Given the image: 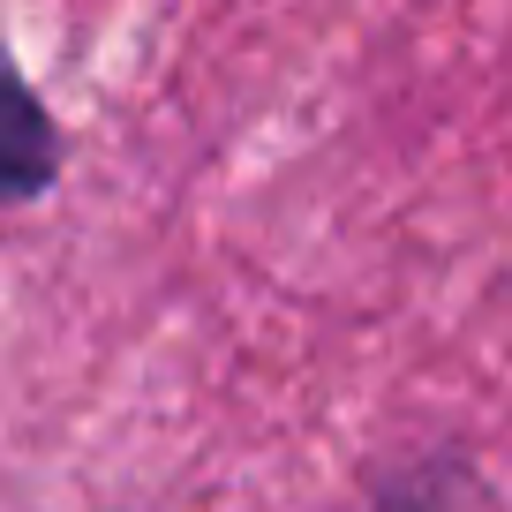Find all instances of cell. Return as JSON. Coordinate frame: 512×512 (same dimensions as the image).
<instances>
[{
	"label": "cell",
	"instance_id": "1",
	"mask_svg": "<svg viewBox=\"0 0 512 512\" xmlns=\"http://www.w3.org/2000/svg\"><path fill=\"white\" fill-rule=\"evenodd\" d=\"M61 121L46 113L38 83L23 76L8 53H0V204H31L61 181Z\"/></svg>",
	"mask_w": 512,
	"mask_h": 512
}]
</instances>
